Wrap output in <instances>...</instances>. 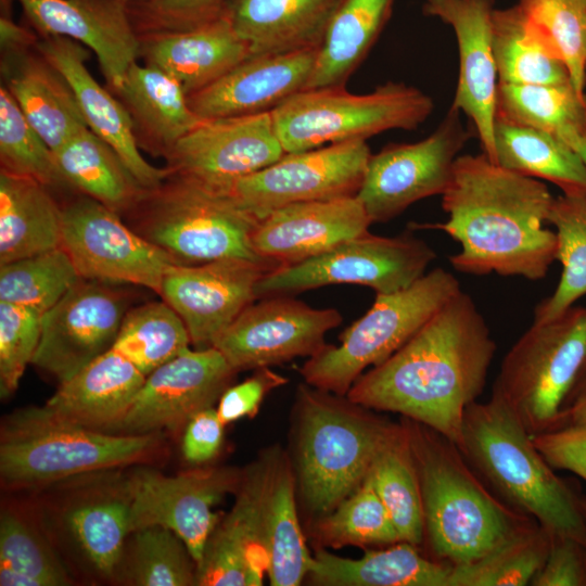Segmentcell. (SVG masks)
<instances>
[{"mask_svg":"<svg viewBox=\"0 0 586 586\" xmlns=\"http://www.w3.org/2000/svg\"><path fill=\"white\" fill-rule=\"evenodd\" d=\"M496 343L462 290L384 362L362 373L347 398L397 412L458 445L466 409L482 394Z\"/></svg>","mask_w":586,"mask_h":586,"instance_id":"obj_1","label":"cell"},{"mask_svg":"<svg viewBox=\"0 0 586 586\" xmlns=\"http://www.w3.org/2000/svg\"><path fill=\"white\" fill-rule=\"evenodd\" d=\"M553 199L538 179L508 170L484 153L466 154L457 157L442 194L448 219L412 227L438 229L456 240L461 250L449 263L459 272L535 281L556 259V233L543 227Z\"/></svg>","mask_w":586,"mask_h":586,"instance_id":"obj_2","label":"cell"},{"mask_svg":"<svg viewBox=\"0 0 586 586\" xmlns=\"http://www.w3.org/2000/svg\"><path fill=\"white\" fill-rule=\"evenodd\" d=\"M417 469L424 538L435 560L474 561L536 522L495 496L458 446L428 425L405 418Z\"/></svg>","mask_w":586,"mask_h":586,"instance_id":"obj_3","label":"cell"},{"mask_svg":"<svg viewBox=\"0 0 586 586\" xmlns=\"http://www.w3.org/2000/svg\"><path fill=\"white\" fill-rule=\"evenodd\" d=\"M458 448L474 471L506 504L552 535L586 545L578 491L560 479L535 447L504 398L495 391L466 409Z\"/></svg>","mask_w":586,"mask_h":586,"instance_id":"obj_4","label":"cell"},{"mask_svg":"<svg viewBox=\"0 0 586 586\" xmlns=\"http://www.w3.org/2000/svg\"><path fill=\"white\" fill-rule=\"evenodd\" d=\"M163 432L114 434L56 418L44 405L2 418L0 481L7 492H36L82 473L153 466L168 455Z\"/></svg>","mask_w":586,"mask_h":586,"instance_id":"obj_5","label":"cell"},{"mask_svg":"<svg viewBox=\"0 0 586 586\" xmlns=\"http://www.w3.org/2000/svg\"><path fill=\"white\" fill-rule=\"evenodd\" d=\"M124 215L129 227L179 265L244 258L278 268L253 247L260 217L231 192L168 173Z\"/></svg>","mask_w":586,"mask_h":586,"instance_id":"obj_6","label":"cell"},{"mask_svg":"<svg viewBox=\"0 0 586 586\" xmlns=\"http://www.w3.org/2000/svg\"><path fill=\"white\" fill-rule=\"evenodd\" d=\"M362 407L310 385L298 390L297 472L309 511L330 513L366 479L393 430Z\"/></svg>","mask_w":586,"mask_h":586,"instance_id":"obj_7","label":"cell"},{"mask_svg":"<svg viewBox=\"0 0 586 586\" xmlns=\"http://www.w3.org/2000/svg\"><path fill=\"white\" fill-rule=\"evenodd\" d=\"M34 493L64 562L89 578L113 582L130 534L129 468L78 474Z\"/></svg>","mask_w":586,"mask_h":586,"instance_id":"obj_8","label":"cell"},{"mask_svg":"<svg viewBox=\"0 0 586 586\" xmlns=\"http://www.w3.org/2000/svg\"><path fill=\"white\" fill-rule=\"evenodd\" d=\"M461 291L453 273L435 268L411 285L377 294L368 311L300 369L307 385L347 394L369 366H378L399 349L450 298Z\"/></svg>","mask_w":586,"mask_h":586,"instance_id":"obj_9","label":"cell"},{"mask_svg":"<svg viewBox=\"0 0 586 586\" xmlns=\"http://www.w3.org/2000/svg\"><path fill=\"white\" fill-rule=\"evenodd\" d=\"M586 364V307L533 324L501 361L493 385L531 434L558 426Z\"/></svg>","mask_w":586,"mask_h":586,"instance_id":"obj_10","label":"cell"},{"mask_svg":"<svg viewBox=\"0 0 586 586\" xmlns=\"http://www.w3.org/2000/svg\"><path fill=\"white\" fill-rule=\"evenodd\" d=\"M434 109L420 89L388 81L366 94L344 86L302 90L271 111L285 153L366 140L390 129H416Z\"/></svg>","mask_w":586,"mask_h":586,"instance_id":"obj_11","label":"cell"},{"mask_svg":"<svg viewBox=\"0 0 586 586\" xmlns=\"http://www.w3.org/2000/svg\"><path fill=\"white\" fill-rule=\"evenodd\" d=\"M435 257L434 250L410 232L397 237L368 232L303 263L266 272L255 294L257 300L292 296L342 283L367 285L377 294H388L421 278Z\"/></svg>","mask_w":586,"mask_h":586,"instance_id":"obj_12","label":"cell"},{"mask_svg":"<svg viewBox=\"0 0 586 586\" xmlns=\"http://www.w3.org/2000/svg\"><path fill=\"white\" fill-rule=\"evenodd\" d=\"M62 206L61 246L82 279L135 284L160 293L166 270L177 264L170 255L90 196L80 193Z\"/></svg>","mask_w":586,"mask_h":586,"instance_id":"obj_13","label":"cell"},{"mask_svg":"<svg viewBox=\"0 0 586 586\" xmlns=\"http://www.w3.org/2000/svg\"><path fill=\"white\" fill-rule=\"evenodd\" d=\"M460 113L450 106L425 139L388 144L370 155L356 196L372 224L388 221L412 203L445 192L459 152L470 138Z\"/></svg>","mask_w":586,"mask_h":586,"instance_id":"obj_14","label":"cell"},{"mask_svg":"<svg viewBox=\"0 0 586 586\" xmlns=\"http://www.w3.org/2000/svg\"><path fill=\"white\" fill-rule=\"evenodd\" d=\"M242 472L207 467L165 475L150 464L130 467V533L152 525L169 528L183 540L198 565L220 520L213 509L235 493Z\"/></svg>","mask_w":586,"mask_h":586,"instance_id":"obj_15","label":"cell"},{"mask_svg":"<svg viewBox=\"0 0 586 586\" xmlns=\"http://www.w3.org/2000/svg\"><path fill=\"white\" fill-rule=\"evenodd\" d=\"M370 155L366 140L285 153L273 164L239 179L231 193L260 218L293 203L356 196Z\"/></svg>","mask_w":586,"mask_h":586,"instance_id":"obj_16","label":"cell"},{"mask_svg":"<svg viewBox=\"0 0 586 586\" xmlns=\"http://www.w3.org/2000/svg\"><path fill=\"white\" fill-rule=\"evenodd\" d=\"M342 322L335 308H314L291 295L259 298L219 335L213 347L237 371L314 356L328 331Z\"/></svg>","mask_w":586,"mask_h":586,"instance_id":"obj_17","label":"cell"},{"mask_svg":"<svg viewBox=\"0 0 586 586\" xmlns=\"http://www.w3.org/2000/svg\"><path fill=\"white\" fill-rule=\"evenodd\" d=\"M106 282L81 279L41 315L31 364L65 382L112 348L127 313L126 294Z\"/></svg>","mask_w":586,"mask_h":586,"instance_id":"obj_18","label":"cell"},{"mask_svg":"<svg viewBox=\"0 0 586 586\" xmlns=\"http://www.w3.org/2000/svg\"><path fill=\"white\" fill-rule=\"evenodd\" d=\"M285 154L271 112L204 119L164 157L169 174L231 192L241 178Z\"/></svg>","mask_w":586,"mask_h":586,"instance_id":"obj_19","label":"cell"},{"mask_svg":"<svg viewBox=\"0 0 586 586\" xmlns=\"http://www.w3.org/2000/svg\"><path fill=\"white\" fill-rule=\"evenodd\" d=\"M237 371L215 347L187 349L146 375L114 434L178 432L213 407Z\"/></svg>","mask_w":586,"mask_h":586,"instance_id":"obj_20","label":"cell"},{"mask_svg":"<svg viewBox=\"0 0 586 586\" xmlns=\"http://www.w3.org/2000/svg\"><path fill=\"white\" fill-rule=\"evenodd\" d=\"M268 264L225 258L198 265H171L158 295L184 322L191 344L213 347L219 335L256 298L255 288Z\"/></svg>","mask_w":586,"mask_h":586,"instance_id":"obj_21","label":"cell"},{"mask_svg":"<svg viewBox=\"0 0 586 586\" xmlns=\"http://www.w3.org/2000/svg\"><path fill=\"white\" fill-rule=\"evenodd\" d=\"M278 453L242 472L235 501L212 532L196 565L199 586H259L267 573L265 508Z\"/></svg>","mask_w":586,"mask_h":586,"instance_id":"obj_22","label":"cell"},{"mask_svg":"<svg viewBox=\"0 0 586 586\" xmlns=\"http://www.w3.org/2000/svg\"><path fill=\"white\" fill-rule=\"evenodd\" d=\"M493 0H425V15L438 17L455 31L459 75L451 106L467 115L483 153L495 161L494 125L498 74L492 44Z\"/></svg>","mask_w":586,"mask_h":586,"instance_id":"obj_23","label":"cell"},{"mask_svg":"<svg viewBox=\"0 0 586 586\" xmlns=\"http://www.w3.org/2000/svg\"><path fill=\"white\" fill-rule=\"evenodd\" d=\"M371 224L357 196L300 202L266 213L253 232L252 243L259 257L279 268L364 235Z\"/></svg>","mask_w":586,"mask_h":586,"instance_id":"obj_24","label":"cell"},{"mask_svg":"<svg viewBox=\"0 0 586 586\" xmlns=\"http://www.w3.org/2000/svg\"><path fill=\"white\" fill-rule=\"evenodd\" d=\"M41 36H63L97 55L110 91L140 56L141 39L123 0H18Z\"/></svg>","mask_w":586,"mask_h":586,"instance_id":"obj_25","label":"cell"},{"mask_svg":"<svg viewBox=\"0 0 586 586\" xmlns=\"http://www.w3.org/2000/svg\"><path fill=\"white\" fill-rule=\"evenodd\" d=\"M319 48L250 55L207 87L188 95L202 119L271 112L304 90Z\"/></svg>","mask_w":586,"mask_h":586,"instance_id":"obj_26","label":"cell"},{"mask_svg":"<svg viewBox=\"0 0 586 586\" xmlns=\"http://www.w3.org/2000/svg\"><path fill=\"white\" fill-rule=\"evenodd\" d=\"M36 49L66 78L75 92L88 128L109 143L144 189L158 186L166 167L151 165L138 146L131 118L119 100L89 73V51L63 36H41Z\"/></svg>","mask_w":586,"mask_h":586,"instance_id":"obj_27","label":"cell"},{"mask_svg":"<svg viewBox=\"0 0 586 586\" xmlns=\"http://www.w3.org/2000/svg\"><path fill=\"white\" fill-rule=\"evenodd\" d=\"M140 56L176 79L190 95L251 55L226 13L196 27L140 36Z\"/></svg>","mask_w":586,"mask_h":586,"instance_id":"obj_28","label":"cell"},{"mask_svg":"<svg viewBox=\"0 0 586 586\" xmlns=\"http://www.w3.org/2000/svg\"><path fill=\"white\" fill-rule=\"evenodd\" d=\"M145 378L129 359L110 348L60 383L44 406L63 421L111 433Z\"/></svg>","mask_w":586,"mask_h":586,"instance_id":"obj_29","label":"cell"},{"mask_svg":"<svg viewBox=\"0 0 586 586\" xmlns=\"http://www.w3.org/2000/svg\"><path fill=\"white\" fill-rule=\"evenodd\" d=\"M34 47V46H31ZM4 51L3 84L24 116L55 151L87 128L74 90L66 78L36 49Z\"/></svg>","mask_w":586,"mask_h":586,"instance_id":"obj_30","label":"cell"},{"mask_svg":"<svg viewBox=\"0 0 586 586\" xmlns=\"http://www.w3.org/2000/svg\"><path fill=\"white\" fill-rule=\"evenodd\" d=\"M111 92L128 112L139 149L155 156L165 157L204 122L191 110L180 84L146 63H132Z\"/></svg>","mask_w":586,"mask_h":586,"instance_id":"obj_31","label":"cell"},{"mask_svg":"<svg viewBox=\"0 0 586 586\" xmlns=\"http://www.w3.org/2000/svg\"><path fill=\"white\" fill-rule=\"evenodd\" d=\"M342 0H233L224 8L251 55L319 48Z\"/></svg>","mask_w":586,"mask_h":586,"instance_id":"obj_32","label":"cell"},{"mask_svg":"<svg viewBox=\"0 0 586 586\" xmlns=\"http://www.w3.org/2000/svg\"><path fill=\"white\" fill-rule=\"evenodd\" d=\"M63 206L40 182L0 170V265L62 245Z\"/></svg>","mask_w":586,"mask_h":586,"instance_id":"obj_33","label":"cell"},{"mask_svg":"<svg viewBox=\"0 0 586 586\" xmlns=\"http://www.w3.org/2000/svg\"><path fill=\"white\" fill-rule=\"evenodd\" d=\"M417 547L397 542L367 550L359 559L320 549L313 556L308 575L328 586H448L451 565L423 557Z\"/></svg>","mask_w":586,"mask_h":586,"instance_id":"obj_34","label":"cell"},{"mask_svg":"<svg viewBox=\"0 0 586 586\" xmlns=\"http://www.w3.org/2000/svg\"><path fill=\"white\" fill-rule=\"evenodd\" d=\"M74 583L35 501H3L0 512V585L67 586Z\"/></svg>","mask_w":586,"mask_h":586,"instance_id":"obj_35","label":"cell"},{"mask_svg":"<svg viewBox=\"0 0 586 586\" xmlns=\"http://www.w3.org/2000/svg\"><path fill=\"white\" fill-rule=\"evenodd\" d=\"M492 44L498 82H571L569 68L557 48L518 4L493 10Z\"/></svg>","mask_w":586,"mask_h":586,"instance_id":"obj_36","label":"cell"},{"mask_svg":"<svg viewBox=\"0 0 586 586\" xmlns=\"http://www.w3.org/2000/svg\"><path fill=\"white\" fill-rule=\"evenodd\" d=\"M494 144L499 166L548 180L565 195L586 196V165L559 136L495 117Z\"/></svg>","mask_w":586,"mask_h":586,"instance_id":"obj_37","label":"cell"},{"mask_svg":"<svg viewBox=\"0 0 586 586\" xmlns=\"http://www.w3.org/2000/svg\"><path fill=\"white\" fill-rule=\"evenodd\" d=\"M394 0H342L318 49L304 90L342 87L385 26Z\"/></svg>","mask_w":586,"mask_h":586,"instance_id":"obj_38","label":"cell"},{"mask_svg":"<svg viewBox=\"0 0 586 586\" xmlns=\"http://www.w3.org/2000/svg\"><path fill=\"white\" fill-rule=\"evenodd\" d=\"M71 187L124 215L145 190L116 151L88 127L54 151Z\"/></svg>","mask_w":586,"mask_h":586,"instance_id":"obj_39","label":"cell"},{"mask_svg":"<svg viewBox=\"0 0 586 586\" xmlns=\"http://www.w3.org/2000/svg\"><path fill=\"white\" fill-rule=\"evenodd\" d=\"M294 489L290 463L278 454L265 508L267 575L272 586L300 585L313 563L300 525Z\"/></svg>","mask_w":586,"mask_h":586,"instance_id":"obj_40","label":"cell"},{"mask_svg":"<svg viewBox=\"0 0 586 586\" xmlns=\"http://www.w3.org/2000/svg\"><path fill=\"white\" fill-rule=\"evenodd\" d=\"M367 476L386 507L400 539L421 545L424 540L421 494L405 422L394 425Z\"/></svg>","mask_w":586,"mask_h":586,"instance_id":"obj_41","label":"cell"},{"mask_svg":"<svg viewBox=\"0 0 586 586\" xmlns=\"http://www.w3.org/2000/svg\"><path fill=\"white\" fill-rule=\"evenodd\" d=\"M195 579L196 564L183 540L169 528L152 525L128 535L113 582L190 586Z\"/></svg>","mask_w":586,"mask_h":586,"instance_id":"obj_42","label":"cell"},{"mask_svg":"<svg viewBox=\"0 0 586 586\" xmlns=\"http://www.w3.org/2000/svg\"><path fill=\"white\" fill-rule=\"evenodd\" d=\"M495 117L560 136L586 131V97L571 82H498Z\"/></svg>","mask_w":586,"mask_h":586,"instance_id":"obj_43","label":"cell"},{"mask_svg":"<svg viewBox=\"0 0 586 586\" xmlns=\"http://www.w3.org/2000/svg\"><path fill=\"white\" fill-rule=\"evenodd\" d=\"M551 534L534 522L472 562L451 566L448 586L531 585L548 557Z\"/></svg>","mask_w":586,"mask_h":586,"instance_id":"obj_44","label":"cell"},{"mask_svg":"<svg viewBox=\"0 0 586 586\" xmlns=\"http://www.w3.org/2000/svg\"><path fill=\"white\" fill-rule=\"evenodd\" d=\"M547 222L556 228L562 272L553 293L536 306L534 321L551 320L586 295V196L555 198Z\"/></svg>","mask_w":586,"mask_h":586,"instance_id":"obj_45","label":"cell"},{"mask_svg":"<svg viewBox=\"0 0 586 586\" xmlns=\"http://www.w3.org/2000/svg\"><path fill=\"white\" fill-rule=\"evenodd\" d=\"M190 344L184 322L162 300L128 309L112 348L146 377L189 349Z\"/></svg>","mask_w":586,"mask_h":586,"instance_id":"obj_46","label":"cell"},{"mask_svg":"<svg viewBox=\"0 0 586 586\" xmlns=\"http://www.w3.org/2000/svg\"><path fill=\"white\" fill-rule=\"evenodd\" d=\"M81 279L73 260L60 246L0 265V302L42 315Z\"/></svg>","mask_w":586,"mask_h":586,"instance_id":"obj_47","label":"cell"},{"mask_svg":"<svg viewBox=\"0 0 586 586\" xmlns=\"http://www.w3.org/2000/svg\"><path fill=\"white\" fill-rule=\"evenodd\" d=\"M1 170L34 179L47 188L74 190L63 176L54 151L24 116L15 99L0 87Z\"/></svg>","mask_w":586,"mask_h":586,"instance_id":"obj_48","label":"cell"},{"mask_svg":"<svg viewBox=\"0 0 586 586\" xmlns=\"http://www.w3.org/2000/svg\"><path fill=\"white\" fill-rule=\"evenodd\" d=\"M315 532L322 545L333 548L403 542L368 476L330 513L321 517Z\"/></svg>","mask_w":586,"mask_h":586,"instance_id":"obj_49","label":"cell"},{"mask_svg":"<svg viewBox=\"0 0 586 586\" xmlns=\"http://www.w3.org/2000/svg\"><path fill=\"white\" fill-rule=\"evenodd\" d=\"M518 5L551 40L569 68L573 87L584 94L586 0H519Z\"/></svg>","mask_w":586,"mask_h":586,"instance_id":"obj_50","label":"cell"},{"mask_svg":"<svg viewBox=\"0 0 586 586\" xmlns=\"http://www.w3.org/2000/svg\"><path fill=\"white\" fill-rule=\"evenodd\" d=\"M41 315L33 309L0 302V396L7 398L18 387L37 351Z\"/></svg>","mask_w":586,"mask_h":586,"instance_id":"obj_51","label":"cell"},{"mask_svg":"<svg viewBox=\"0 0 586 586\" xmlns=\"http://www.w3.org/2000/svg\"><path fill=\"white\" fill-rule=\"evenodd\" d=\"M145 34L184 30L204 24L224 10V0L146 1Z\"/></svg>","mask_w":586,"mask_h":586,"instance_id":"obj_52","label":"cell"},{"mask_svg":"<svg viewBox=\"0 0 586 586\" xmlns=\"http://www.w3.org/2000/svg\"><path fill=\"white\" fill-rule=\"evenodd\" d=\"M531 436L550 467L573 472L586 481V422L563 425Z\"/></svg>","mask_w":586,"mask_h":586,"instance_id":"obj_53","label":"cell"},{"mask_svg":"<svg viewBox=\"0 0 586 586\" xmlns=\"http://www.w3.org/2000/svg\"><path fill=\"white\" fill-rule=\"evenodd\" d=\"M533 586H586V545L562 535H552L545 564Z\"/></svg>","mask_w":586,"mask_h":586,"instance_id":"obj_54","label":"cell"},{"mask_svg":"<svg viewBox=\"0 0 586 586\" xmlns=\"http://www.w3.org/2000/svg\"><path fill=\"white\" fill-rule=\"evenodd\" d=\"M288 382V379L269 367L257 368L256 372L243 382L229 386L220 396L217 406L219 419L226 425L244 417H254L265 396L273 388Z\"/></svg>","mask_w":586,"mask_h":586,"instance_id":"obj_55","label":"cell"},{"mask_svg":"<svg viewBox=\"0 0 586 586\" xmlns=\"http://www.w3.org/2000/svg\"><path fill=\"white\" fill-rule=\"evenodd\" d=\"M225 424L213 407L193 416L184 426L182 437L183 458L193 464H202L215 458L224 441Z\"/></svg>","mask_w":586,"mask_h":586,"instance_id":"obj_56","label":"cell"},{"mask_svg":"<svg viewBox=\"0 0 586 586\" xmlns=\"http://www.w3.org/2000/svg\"><path fill=\"white\" fill-rule=\"evenodd\" d=\"M0 29L1 47L4 51L31 47L38 40L31 33L7 17L1 18Z\"/></svg>","mask_w":586,"mask_h":586,"instance_id":"obj_57","label":"cell"},{"mask_svg":"<svg viewBox=\"0 0 586 586\" xmlns=\"http://www.w3.org/2000/svg\"><path fill=\"white\" fill-rule=\"evenodd\" d=\"M584 422H586V391L563 410L557 428Z\"/></svg>","mask_w":586,"mask_h":586,"instance_id":"obj_58","label":"cell"},{"mask_svg":"<svg viewBox=\"0 0 586 586\" xmlns=\"http://www.w3.org/2000/svg\"><path fill=\"white\" fill-rule=\"evenodd\" d=\"M559 137L578 153L586 165V131H566Z\"/></svg>","mask_w":586,"mask_h":586,"instance_id":"obj_59","label":"cell"},{"mask_svg":"<svg viewBox=\"0 0 586 586\" xmlns=\"http://www.w3.org/2000/svg\"><path fill=\"white\" fill-rule=\"evenodd\" d=\"M586 391V364L583 368V370L581 371L571 393H570V396L566 400V404H565V407L564 409L576 398L578 397L582 393H584Z\"/></svg>","mask_w":586,"mask_h":586,"instance_id":"obj_60","label":"cell"},{"mask_svg":"<svg viewBox=\"0 0 586 586\" xmlns=\"http://www.w3.org/2000/svg\"><path fill=\"white\" fill-rule=\"evenodd\" d=\"M578 508L586 522V495L578 493Z\"/></svg>","mask_w":586,"mask_h":586,"instance_id":"obj_61","label":"cell"},{"mask_svg":"<svg viewBox=\"0 0 586 586\" xmlns=\"http://www.w3.org/2000/svg\"><path fill=\"white\" fill-rule=\"evenodd\" d=\"M583 50H584V60H585V66H586V27H585V30H584Z\"/></svg>","mask_w":586,"mask_h":586,"instance_id":"obj_62","label":"cell"},{"mask_svg":"<svg viewBox=\"0 0 586 586\" xmlns=\"http://www.w3.org/2000/svg\"><path fill=\"white\" fill-rule=\"evenodd\" d=\"M123 1L126 2V1H130V0H123ZM136 1H144V2H146V1H150V0H136Z\"/></svg>","mask_w":586,"mask_h":586,"instance_id":"obj_63","label":"cell"}]
</instances>
